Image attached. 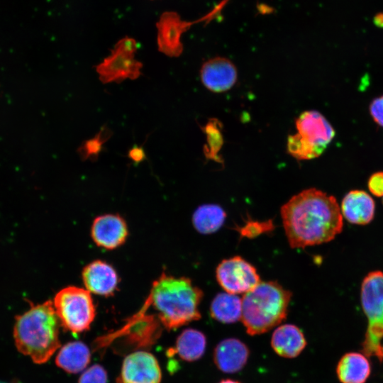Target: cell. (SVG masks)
<instances>
[{
    "label": "cell",
    "instance_id": "6da1fadb",
    "mask_svg": "<svg viewBox=\"0 0 383 383\" xmlns=\"http://www.w3.org/2000/svg\"><path fill=\"white\" fill-rule=\"evenodd\" d=\"M281 216L292 248L328 243L343 230V216L335 198L315 188L293 196L281 207Z\"/></svg>",
    "mask_w": 383,
    "mask_h": 383
},
{
    "label": "cell",
    "instance_id": "7a4b0ae2",
    "mask_svg": "<svg viewBox=\"0 0 383 383\" xmlns=\"http://www.w3.org/2000/svg\"><path fill=\"white\" fill-rule=\"evenodd\" d=\"M203 291L187 277L162 272L152 284L148 303L157 311L163 327L172 330L201 318Z\"/></svg>",
    "mask_w": 383,
    "mask_h": 383
},
{
    "label": "cell",
    "instance_id": "3957f363",
    "mask_svg": "<svg viewBox=\"0 0 383 383\" xmlns=\"http://www.w3.org/2000/svg\"><path fill=\"white\" fill-rule=\"evenodd\" d=\"M60 323L53 303L46 301L16 317L13 337L18 350L37 364L50 359L60 346Z\"/></svg>",
    "mask_w": 383,
    "mask_h": 383
},
{
    "label": "cell",
    "instance_id": "277c9868",
    "mask_svg": "<svg viewBox=\"0 0 383 383\" xmlns=\"http://www.w3.org/2000/svg\"><path fill=\"white\" fill-rule=\"evenodd\" d=\"M292 292L277 282H260L243 294L241 321L248 334L267 332L286 318Z\"/></svg>",
    "mask_w": 383,
    "mask_h": 383
},
{
    "label": "cell",
    "instance_id": "5b68a950",
    "mask_svg": "<svg viewBox=\"0 0 383 383\" xmlns=\"http://www.w3.org/2000/svg\"><path fill=\"white\" fill-rule=\"evenodd\" d=\"M361 304L367 318L362 350L367 357L383 360V272L367 274L361 285Z\"/></svg>",
    "mask_w": 383,
    "mask_h": 383
},
{
    "label": "cell",
    "instance_id": "8992f818",
    "mask_svg": "<svg viewBox=\"0 0 383 383\" xmlns=\"http://www.w3.org/2000/svg\"><path fill=\"white\" fill-rule=\"evenodd\" d=\"M297 133L290 135L287 150L299 160L318 157L335 135V131L327 120L318 111L302 113L296 121Z\"/></svg>",
    "mask_w": 383,
    "mask_h": 383
},
{
    "label": "cell",
    "instance_id": "52a82bcc",
    "mask_svg": "<svg viewBox=\"0 0 383 383\" xmlns=\"http://www.w3.org/2000/svg\"><path fill=\"white\" fill-rule=\"evenodd\" d=\"M52 303L61 326L72 333L87 331L94 320V304L86 289L66 287L55 294Z\"/></svg>",
    "mask_w": 383,
    "mask_h": 383
},
{
    "label": "cell",
    "instance_id": "ba28073f",
    "mask_svg": "<svg viewBox=\"0 0 383 383\" xmlns=\"http://www.w3.org/2000/svg\"><path fill=\"white\" fill-rule=\"evenodd\" d=\"M216 276L226 292L236 295L248 292L261 282L256 268L240 256L222 260Z\"/></svg>",
    "mask_w": 383,
    "mask_h": 383
},
{
    "label": "cell",
    "instance_id": "9c48e42d",
    "mask_svg": "<svg viewBox=\"0 0 383 383\" xmlns=\"http://www.w3.org/2000/svg\"><path fill=\"white\" fill-rule=\"evenodd\" d=\"M162 325L159 319L145 314L143 310L134 316L120 331L101 338L104 346L122 336L128 346L133 348L148 347L155 343L161 334Z\"/></svg>",
    "mask_w": 383,
    "mask_h": 383
},
{
    "label": "cell",
    "instance_id": "30bf717a",
    "mask_svg": "<svg viewBox=\"0 0 383 383\" xmlns=\"http://www.w3.org/2000/svg\"><path fill=\"white\" fill-rule=\"evenodd\" d=\"M161 379L156 357L149 352L136 350L124 358L116 383H160Z\"/></svg>",
    "mask_w": 383,
    "mask_h": 383
},
{
    "label": "cell",
    "instance_id": "8fae6325",
    "mask_svg": "<svg viewBox=\"0 0 383 383\" xmlns=\"http://www.w3.org/2000/svg\"><path fill=\"white\" fill-rule=\"evenodd\" d=\"M143 64L114 47L111 54L96 67L99 79L104 84L121 82L126 79H135L141 74Z\"/></svg>",
    "mask_w": 383,
    "mask_h": 383
},
{
    "label": "cell",
    "instance_id": "7c38bea8",
    "mask_svg": "<svg viewBox=\"0 0 383 383\" xmlns=\"http://www.w3.org/2000/svg\"><path fill=\"white\" fill-rule=\"evenodd\" d=\"M128 235L125 220L118 214L97 216L91 227V236L95 244L106 250L122 245Z\"/></svg>",
    "mask_w": 383,
    "mask_h": 383
},
{
    "label": "cell",
    "instance_id": "4fadbf2b",
    "mask_svg": "<svg viewBox=\"0 0 383 383\" xmlns=\"http://www.w3.org/2000/svg\"><path fill=\"white\" fill-rule=\"evenodd\" d=\"M82 277L86 289L90 293L105 296H111L115 292L119 282L115 269L99 260L86 265Z\"/></svg>",
    "mask_w": 383,
    "mask_h": 383
},
{
    "label": "cell",
    "instance_id": "5bb4252c",
    "mask_svg": "<svg viewBox=\"0 0 383 383\" xmlns=\"http://www.w3.org/2000/svg\"><path fill=\"white\" fill-rule=\"evenodd\" d=\"M201 78L209 89L214 92H222L233 86L237 79V72L230 60L216 57L203 65Z\"/></svg>",
    "mask_w": 383,
    "mask_h": 383
},
{
    "label": "cell",
    "instance_id": "9a60e30c",
    "mask_svg": "<svg viewBox=\"0 0 383 383\" xmlns=\"http://www.w3.org/2000/svg\"><path fill=\"white\" fill-rule=\"evenodd\" d=\"M249 354V349L244 343L237 338H226L215 348L213 361L223 372L235 373L245 365Z\"/></svg>",
    "mask_w": 383,
    "mask_h": 383
},
{
    "label": "cell",
    "instance_id": "2e32d148",
    "mask_svg": "<svg viewBox=\"0 0 383 383\" xmlns=\"http://www.w3.org/2000/svg\"><path fill=\"white\" fill-rule=\"evenodd\" d=\"M374 209V201L367 192L352 190L343 199L340 211L350 223L365 225L373 219Z\"/></svg>",
    "mask_w": 383,
    "mask_h": 383
},
{
    "label": "cell",
    "instance_id": "e0dca14e",
    "mask_svg": "<svg viewBox=\"0 0 383 383\" xmlns=\"http://www.w3.org/2000/svg\"><path fill=\"white\" fill-rule=\"evenodd\" d=\"M307 344L301 330L293 324L277 327L272 333L271 345L279 356L294 358L298 356Z\"/></svg>",
    "mask_w": 383,
    "mask_h": 383
},
{
    "label": "cell",
    "instance_id": "ac0fdd59",
    "mask_svg": "<svg viewBox=\"0 0 383 383\" xmlns=\"http://www.w3.org/2000/svg\"><path fill=\"white\" fill-rule=\"evenodd\" d=\"M370 374L371 364L363 353L344 354L336 367V374L340 383H365Z\"/></svg>",
    "mask_w": 383,
    "mask_h": 383
},
{
    "label": "cell",
    "instance_id": "d6986e66",
    "mask_svg": "<svg viewBox=\"0 0 383 383\" xmlns=\"http://www.w3.org/2000/svg\"><path fill=\"white\" fill-rule=\"evenodd\" d=\"M157 45L160 52L170 57L179 56L182 50L179 38L182 26L173 13H164L157 23Z\"/></svg>",
    "mask_w": 383,
    "mask_h": 383
},
{
    "label": "cell",
    "instance_id": "ffe728a7",
    "mask_svg": "<svg viewBox=\"0 0 383 383\" xmlns=\"http://www.w3.org/2000/svg\"><path fill=\"white\" fill-rule=\"evenodd\" d=\"M91 353L82 342L73 341L63 345L55 358L56 365L69 373H78L89 364Z\"/></svg>",
    "mask_w": 383,
    "mask_h": 383
},
{
    "label": "cell",
    "instance_id": "44dd1931",
    "mask_svg": "<svg viewBox=\"0 0 383 383\" xmlns=\"http://www.w3.org/2000/svg\"><path fill=\"white\" fill-rule=\"evenodd\" d=\"M206 345V338L202 332L188 328L178 336L172 353L178 354L183 360L196 361L203 356Z\"/></svg>",
    "mask_w": 383,
    "mask_h": 383
},
{
    "label": "cell",
    "instance_id": "7402d4cb",
    "mask_svg": "<svg viewBox=\"0 0 383 383\" xmlns=\"http://www.w3.org/2000/svg\"><path fill=\"white\" fill-rule=\"evenodd\" d=\"M210 312L212 318L218 321L235 323L241 319L242 299L236 294L219 293L211 301Z\"/></svg>",
    "mask_w": 383,
    "mask_h": 383
},
{
    "label": "cell",
    "instance_id": "603a6c76",
    "mask_svg": "<svg viewBox=\"0 0 383 383\" xmlns=\"http://www.w3.org/2000/svg\"><path fill=\"white\" fill-rule=\"evenodd\" d=\"M226 213L217 204H204L199 206L192 216L195 229L202 234H210L218 231L223 224Z\"/></svg>",
    "mask_w": 383,
    "mask_h": 383
},
{
    "label": "cell",
    "instance_id": "cb8c5ba5",
    "mask_svg": "<svg viewBox=\"0 0 383 383\" xmlns=\"http://www.w3.org/2000/svg\"><path fill=\"white\" fill-rule=\"evenodd\" d=\"M111 135V131L104 126L94 138L85 140L78 148V152L82 160H94L97 159L103 150L104 144Z\"/></svg>",
    "mask_w": 383,
    "mask_h": 383
},
{
    "label": "cell",
    "instance_id": "d4e9b609",
    "mask_svg": "<svg viewBox=\"0 0 383 383\" xmlns=\"http://www.w3.org/2000/svg\"><path fill=\"white\" fill-rule=\"evenodd\" d=\"M79 383H107V373L102 366L92 365L82 374Z\"/></svg>",
    "mask_w": 383,
    "mask_h": 383
},
{
    "label": "cell",
    "instance_id": "484cf974",
    "mask_svg": "<svg viewBox=\"0 0 383 383\" xmlns=\"http://www.w3.org/2000/svg\"><path fill=\"white\" fill-rule=\"evenodd\" d=\"M272 226V223L270 221L266 223L250 222L248 223L247 225L242 228L240 233L243 235L254 237L255 235H257L261 233L270 229V226Z\"/></svg>",
    "mask_w": 383,
    "mask_h": 383
},
{
    "label": "cell",
    "instance_id": "4316f807",
    "mask_svg": "<svg viewBox=\"0 0 383 383\" xmlns=\"http://www.w3.org/2000/svg\"><path fill=\"white\" fill-rule=\"evenodd\" d=\"M368 188L373 195L383 196V172L371 175L368 180Z\"/></svg>",
    "mask_w": 383,
    "mask_h": 383
},
{
    "label": "cell",
    "instance_id": "83f0119b",
    "mask_svg": "<svg viewBox=\"0 0 383 383\" xmlns=\"http://www.w3.org/2000/svg\"><path fill=\"white\" fill-rule=\"evenodd\" d=\"M370 111L374 121L383 127V96L372 101L370 106Z\"/></svg>",
    "mask_w": 383,
    "mask_h": 383
},
{
    "label": "cell",
    "instance_id": "f1b7e54d",
    "mask_svg": "<svg viewBox=\"0 0 383 383\" xmlns=\"http://www.w3.org/2000/svg\"><path fill=\"white\" fill-rule=\"evenodd\" d=\"M128 157L135 163H140L145 160L146 155L142 146L133 145L128 152Z\"/></svg>",
    "mask_w": 383,
    "mask_h": 383
},
{
    "label": "cell",
    "instance_id": "f546056e",
    "mask_svg": "<svg viewBox=\"0 0 383 383\" xmlns=\"http://www.w3.org/2000/svg\"><path fill=\"white\" fill-rule=\"evenodd\" d=\"M374 25L379 28H383V12L377 13L373 18Z\"/></svg>",
    "mask_w": 383,
    "mask_h": 383
},
{
    "label": "cell",
    "instance_id": "4dcf8cb0",
    "mask_svg": "<svg viewBox=\"0 0 383 383\" xmlns=\"http://www.w3.org/2000/svg\"><path fill=\"white\" fill-rule=\"evenodd\" d=\"M218 383H240V382L236 380L227 379H223L220 381Z\"/></svg>",
    "mask_w": 383,
    "mask_h": 383
},
{
    "label": "cell",
    "instance_id": "1f68e13d",
    "mask_svg": "<svg viewBox=\"0 0 383 383\" xmlns=\"http://www.w3.org/2000/svg\"><path fill=\"white\" fill-rule=\"evenodd\" d=\"M0 383H6V382H1V381H0Z\"/></svg>",
    "mask_w": 383,
    "mask_h": 383
}]
</instances>
